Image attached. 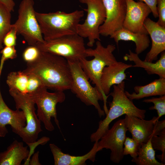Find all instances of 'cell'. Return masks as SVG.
Wrapping results in <instances>:
<instances>
[{
  "mask_svg": "<svg viewBox=\"0 0 165 165\" xmlns=\"http://www.w3.org/2000/svg\"><path fill=\"white\" fill-rule=\"evenodd\" d=\"M151 143L154 149L162 152L160 155H157L164 164H165V130L157 135H153L152 137Z\"/></svg>",
  "mask_w": 165,
  "mask_h": 165,
  "instance_id": "484cf974",
  "label": "cell"
},
{
  "mask_svg": "<svg viewBox=\"0 0 165 165\" xmlns=\"http://www.w3.org/2000/svg\"><path fill=\"white\" fill-rule=\"evenodd\" d=\"M28 74L23 71L13 72L8 75L6 82L9 89H13L27 94Z\"/></svg>",
  "mask_w": 165,
  "mask_h": 165,
  "instance_id": "cb8c5ba5",
  "label": "cell"
},
{
  "mask_svg": "<svg viewBox=\"0 0 165 165\" xmlns=\"http://www.w3.org/2000/svg\"><path fill=\"white\" fill-rule=\"evenodd\" d=\"M33 0H22L19 6L18 18L12 24L17 35H21L29 46H35L44 40L36 17Z\"/></svg>",
  "mask_w": 165,
  "mask_h": 165,
  "instance_id": "ba28073f",
  "label": "cell"
},
{
  "mask_svg": "<svg viewBox=\"0 0 165 165\" xmlns=\"http://www.w3.org/2000/svg\"><path fill=\"white\" fill-rule=\"evenodd\" d=\"M159 60L154 63L141 60L138 55L129 50V53H126L123 57L125 61H133L134 65L132 67L143 68L148 75L156 74L159 78H165V52L161 53Z\"/></svg>",
  "mask_w": 165,
  "mask_h": 165,
  "instance_id": "d6986e66",
  "label": "cell"
},
{
  "mask_svg": "<svg viewBox=\"0 0 165 165\" xmlns=\"http://www.w3.org/2000/svg\"><path fill=\"white\" fill-rule=\"evenodd\" d=\"M106 19L99 28L100 35L107 37L123 27L127 10V0H102Z\"/></svg>",
  "mask_w": 165,
  "mask_h": 165,
  "instance_id": "7c38bea8",
  "label": "cell"
},
{
  "mask_svg": "<svg viewBox=\"0 0 165 165\" xmlns=\"http://www.w3.org/2000/svg\"><path fill=\"white\" fill-rule=\"evenodd\" d=\"M29 154L28 146L15 140L6 150L0 152V165H20L23 160L28 158Z\"/></svg>",
  "mask_w": 165,
  "mask_h": 165,
  "instance_id": "ffe728a7",
  "label": "cell"
},
{
  "mask_svg": "<svg viewBox=\"0 0 165 165\" xmlns=\"http://www.w3.org/2000/svg\"><path fill=\"white\" fill-rule=\"evenodd\" d=\"M98 141L95 142L91 149L86 154L81 156H74L63 152L59 147L53 143L49 145L53 156L55 165H85L89 160L94 162L97 150Z\"/></svg>",
  "mask_w": 165,
  "mask_h": 165,
  "instance_id": "ac0fdd59",
  "label": "cell"
},
{
  "mask_svg": "<svg viewBox=\"0 0 165 165\" xmlns=\"http://www.w3.org/2000/svg\"><path fill=\"white\" fill-rule=\"evenodd\" d=\"M84 38L77 34L69 35L42 42L36 46L41 51L48 52L68 61H80L87 57Z\"/></svg>",
  "mask_w": 165,
  "mask_h": 165,
  "instance_id": "8992f818",
  "label": "cell"
},
{
  "mask_svg": "<svg viewBox=\"0 0 165 165\" xmlns=\"http://www.w3.org/2000/svg\"><path fill=\"white\" fill-rule=\"evenodd\" d=\"M11 13L0 4V49L3 47V41L4 36L11 28Z\"/></svg>",
  "mask_w": 165,
  "mask_h": 165,
  "instance_id": "d4e9b609",
  "label": "cell"
},
{
  "mask_svg": "<svg viewBox=\"0 0 165 165\" xmlns=\"http://www.w3.org/2000/svg\"><path fill=\"white\" fill-rule=\"evenodd\" d=\"M140 144L132 138L126 137L123 143L124 155H129L132 159L136 158Z\"/></svg>",
  "mask_w": 165,
  "mask_h": 165,
  "instance_id": "83f0119b",
  "label": "cell"
},
{
  "mask_svg": "<svg viewBox=\"0 0 165 165\" xmlns=\"http://www.w3.org/2000/svg\"><path fill=\"white\" fill-rule=\"evenodd\" d=\"M157 10L159 17L157 22L165 27V0H157Z\"/></svg>",
  "mask_w": 165,
  "mask_h": 165,
  "instance_id": "1f68e13d",
  "label": "cell"
},
{
  "mask_svg": "<svg viewBox=\"0 0 165 165\" xmlns=\"http://www.w3.org/2000/svg\"><path fill=\"white\" fill-rule=\"evenodd\" d=\"M2 54L0 65V72L2 70L4 62L8 59H13L17 56L16 50L15 46H5L0 51Z\"/></svg>",
  "mask_w": 165,
  "mask_h": 165,
  "instance_id": "f546056e",
  "label": "cell"
},
{
  "mask_svg": "<svg viewBox=\"0 0 165 165\" xmlns=\"http://www.w3.org/2000/svg\"><path fill=\"white\" fill-rule=\"evenodd\" d=\"M39 152L37 151L34 154L31 159L29 161L28 165H41V163L39 161Z\"/></svg>",
  "mask_w": 165,
  "mask_h": 165,
  "instance_id": "e575fe53",
  "label": "cell"
},
{
  "mask_svg": "<svg viewBox=\"0 0 165 165\" xmlns=\"http://www.w3.org/2000/svg\"><path fill=\"white\" fill-rule=\"evenodd\" d=\"M45 41L77 34L78 25L84 15L83 10L67 13L61 11L48 13L35 12Z\"/></svg>",
  "mask_w": 165,
  "mask_h": 165,
  "instance_id": "7a4b0ae2",
  "label": "cell"
},
{
  "mask_svg": "<svg viewBox=\"0 0 165 165\" xmlns=\"http://www.w3.org/2000/svg\"><path fill=\"white\" fill-rule=\"evenodd\" d=\"M124 122L131 134L132 138L139 144L146 143L152 136L155 124L158 121L154 116L150 120L137 117L125 115Z\"/></svg>",
  "mask_w": 165,
  "mask_h": 165,
  "instance_id": "9a60e30c",
  "label": "cell"
},
{
  "mask_svg": "<svg viewBox=\"0 0 165 165\" xmlns=\"http://www.w3.org/2000/svg\"><path fill=\"white\" fill-rule=\"evenodd\" d=\"M10 126L12 131L17 134L26 125V119L23 111L10 109L4 102L0 88V137L8 133L6 126Z\"/></svg>",
  "mask_w": 165,
  "mask_h": 165,
  "instance_id": "5bb4252c",
  "label": "cell"
},
{
  "mask_svg": "<svg viewBox=\"0 0 165 165\" xmlns=\"http://www.w3.org/2000/svg\"><path fill=\"white\" fill-rule=\"evenodd\" d=\"M113 90L109 95L112 99L109 103V109L105 118L99 122L96 131L91 134L90 140L92 142L98 141L109 128V125L114 120L123 115L134 116L141 119L145 117L146 111L140 109L134 104L125 93L124 81L117 85L113 86Z\"/></svg>",
  "mask_w": 165,
  "mask_h": 165,
  "instance_id": "3957f363",
  "label": "cell"
},
{
  "mask_svg": "<svg viewBox=\"0 0 165 165\" xmlns=\"http://www.w3.org/2000/svg\"><path fill=\"white\" fill-rule=\"evenodd\" d=\"M96 45L94 49L90 48L86 49V50L87 57H93V59L88 60L84 58L79 61L81 67L88 78L101 93L103 98L104 110L106 114L108 111L107 103L109 95H105L102 91L101 78L104 68L117 61L113 53L116 48L114 45L110 44L104 47L99 40L96 42Z\"/></svg>",
  "mask_w": 165,
  "mask_h": 165,
  "instance_id": "277c9868",
  "label": "cell"
},
{
  "mask_svg": "<svg viewBox=\"0 0 165 165\" xmlns=\"http://www.w3.org/2000/svg\"><path fill=\"white\" fill-rule=\"evenodd\" d=\"M127 130L123 119L116 121L107 130L98 141V151L104 148L111 151L110 159L112 162L119 163L123 159V143Z\"/></svg>",
  "mask_w": 165,
  "mask_h": 165,
  "instance_id": "8fae6325",
  "label": "cell"
},
{
  "mask_svg": "<svg viewBox=\"0 0 165 165\" xmlns=\"http://www.w3.org/2000/svg\"><path fill=\"white\" fill-rule=\"evenodd\" d=\"M17 35L16 29L11 25V29L3 38V45L5 46H15L16 45Z\"/></svg>",
  "mask_w": 165,
  "mask_h": 165,
  "instance_id": "4dcf8cb0",
  "label": "cell"
},
{
  "mask_svg": "<svg viewBox=\"0 0 165 165\" xmlns=\"http://www.w3.org/2000/svg\"><path fill=\"white\" fill-rule=\"evenodd\" d=\"M143 102L146 103H152L154 105L150 107V110H156L158 116L157 119L159 120L160 118L165 114V95L160 96L158 97H152L151 98L145 99Z\"/></svg>",
  "mask_w": 165,
  "mask_h": 165,
  "instance_id": "4316f807",
  "label": "cell"
},
{
  "mask_svg": "<svg viewBox=\"0 0 165 165\" xmlns=\"http://www.w3.org/2000/svg\"><path fill=\"white\" fill-rule=\"evenodd\" d=\"M144 26L152 40L151 49L144 61L152 62L157 60L158 55L165 50V27L148 17L144 21Z\"/></svg>",
  "mask_w": 165,
  "mask_h": 165,
  "instance_id": "2e32d148",
  "label": "cell"
},
{
  "mask_svg": "<svg viewBox=\"0 0 165 165\" xmlns=\"http://www.w3.org/2000/svg\"><path fill=\"white\" fill-rule=\"evenodd\" d=\"M24 72L38 78L47 88L56 91L70 90L72 74L67 60L48 52L41 51L38 58L27 63Z\"/></svg>",
  "mask_w": 165,
  "mask_h": 165,
  "instance_id": "6da1fadb",
  "label": "cell"
},
{
  "mask_svg": "<svg viewBox=\"0 0 165 165\" xmlns=\"http://www.w3.org/2000/svg\"><path fill=\"white\" fill-rule=\"evenodd\" d=\"M0 4L11 12L14 10L15 3L13 0H0Z\"/></svg>",
  "mask_w": 165,
  "mask_h": 165,
  "instance_id": "836d02e7",
  "label": "cell"
},
{
  "mask_svg": "<svg viewBox=\"0 0 165 165\" xmlns=\"http://www.w3.org/2000/svg\"><path fill=\"white\" fill-rule=\"evenodd\" d=\"M72 78L70 90L82 102L87 106H93L101 118L105 115L99 103L103 100V96L98 89L90 84L79 61H68Z\"/></svg>",
  "mask_w": 165,
  "mask_h": 165,
  "instance_id": "5b68a950",
  "label": "cell"
},
{
  "mask_svg": "<svg viewBox=\"0 0 165 165\" xmlns=\"http://www.w3.org/2000/svg\"><path fill=\"white\" fill-rule=\"evenodd\" d=\"M143 2L150 8L153 16L155 18L158 17L157 10V0H137Z\"/></svg>",
  "mask_w": 165,
  "mask_h": 165,
  "instance_id": "d6a6232c",
  "label": "cell"
},
{
  "mask_svg": "<svg viewBox=\"0 0 165 165\" xmlns=\"http://www.w3.org/2000/svg\"><path fill=\"white\" fill-rule=\"evenodd\" d=\"M131 67L132 64L118 61L105 67L101 78V87L104 94L108 95L112 86L124 81L126 78V70Z\"/></svg>",
  "mask_w": 165,
  "mask_h": 165,
  "instance_id": "e0dca14e",
  "label": "cell"
},
{
  "mask_svg": "<svg viewBox=\"0 0 165 165\" xmlns=\"http://www.w3.org/2000/svg\"><path fill=\"white\" fill-rule=\"evenodd\" d=\"M10 95L14 101L16 108L23 111L26 119V125L17 134L27 144L36 141L42 130L41 121L36 114L35 103L29 95L13 89H9Z\"/></svg>",
  "mask_w": 165,
  "mask_h": 165,
  "instance_id": "52a82bcc",
  "label": "cell"
},
{
  "mask_svg": "<svg viewBox=\"0 0 165 165\" xmlns=\"http://www.w3.org/2000/svg\"><path fill=\"white\" fill-rule=\"evenodd\" d=\"M40 52L41 51L36 46H29L23 51V59L27 63L33 62L38 58Z\"/></svg>",
  "mask_w": 165,
  "mask_h": 165,
  "instance_id": "f1b7e54d",
  "label": "cell"
},
{
  "mask_svg": "<svg viewBox=\"0 0 165 165\" xmlns=\"http://www.w3.org/2000/svg\"><path fill=\"white\" fill-rule=\"evenodd\" d=\"M132 94L125 91L127 96L132 100L152 96L165 95V78H159L144 86H136Z\"/></svg>",
  "mask_w": 165,
  "mask_h": 165,
  "instance_id": "7402d4cb",
  "label": "cell"
},
{
  "mask_svg": "<svg viewBox=\"0 0 165 165\" xmlns=\"http://www.w3.org/2000/svg\"><path fill=\"white\" fill-rule=\"evenodd\" d=\"M152 136L146 143L140 144L137 156L134 159H132V162L137 165H164L156 159L155 151L151 143Z\"/></svg>",
  "mask_w": 165,
  "mask_h": 165,
  "instance_id": "603a6c76",
  "label": "cell"
},
{
  "mask_svg": "<svg viewBox=\"0 0 165 165\" xmlns=\"http://www.w3.org/2000/svg\"><path fill=\"white\" fill-rule=\"evenodd\" d=\"M47 89L42 91L32 97L37 106V115L47 130L52 131L54 129L51 121L52 118H54L55 123L60 130L56 107L57 103L64 101L65 95L64 91H56L50 93L47 91Z\"/></svg>",
  "mask_w": 165,
  "mask_h": 165,
  "instance_id": "30bf717a",
  "label": "cell"
},
{
  "mask_svg": "<svg viewBox=\"0 0 165 165\" xmlns=\"http://www.w3.org/2000/svg\"><path fill=\"white\" fill-rule=\"evenodd\" d=\"M117 44L119 41H132L136 45L135 53L139 55L147 49L150 41L148 34L136 33L130 31L123 27L116 30L110 36Z\"/></svg>",
  "mask_w": 165,
  "mask_h": 165,
  "instance_id": "44dd1931",
  "label": "cell"
},
{
  "mask_svg": "<svg viewBox=\"0 0 165 165\" xmlns=\"http://www.w3.org/2000/svg\"><path fill=\"white\" fill-rule=\"evenodd\" d=\"M127 10L123 27L132 32L148 35L144 26L145 20L152 13L143 2L127 0Z\"/></svg>",
  "mask_w": 165,
  "mask_h": 165,
  "instance_id": "4fadbf2b",
  "label": "cell"
},
{
  "mask_svg": "<svg viewBox=\"0 0 165 165\" xmlns=\"http://www.w3.org/2000/svg\"><path fill=\"white\" fill-rule=\"evenodd\" d=\"M79 1L86 5L87 8L83 9L87 12V16L84 22L78 25L77 34L83 38H87V45L92 47L96 40H101L99 28L106 19L105 9L102 0Z\"/></svg>",
  "mask_w": 165,
  "mask_h": 165,
  "instance_id": "9c48e42d",
  "label": "cell"
}]
</instances>
